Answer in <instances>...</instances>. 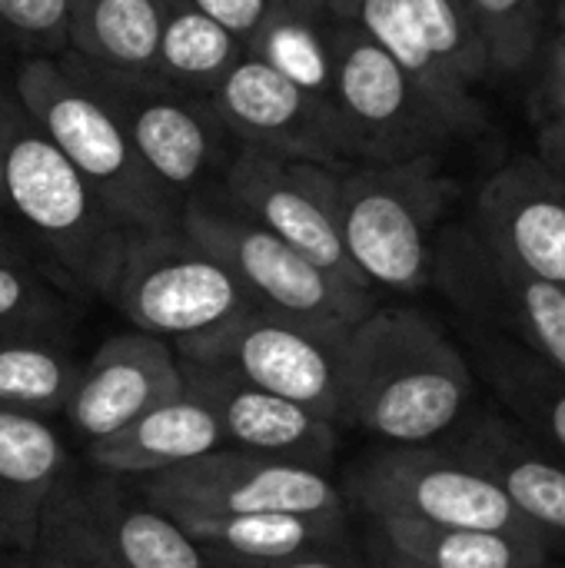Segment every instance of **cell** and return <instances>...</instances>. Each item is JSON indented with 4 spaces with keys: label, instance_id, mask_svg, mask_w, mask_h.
<instances>
[{
    "label": "cell",
    "instance_id": "obj_1",
    "mask_svg": "<svg viewBox=\"0 0 565 568\" xmlns=\"http://www.w3.org/2000/svg\"><path fill=\"white\" fill-rule=\"evenodd\" d=\"M476 383L470 356L416 306H373L340 346L343 426L383 446L446 439L473 413Z\"/></svg>",
    "mask_w": 565,
    "mask_h": 568
},
{
    "label": "cell",
    "instance_id": "obj_2",
    "mask_svg": "<svg viewBox=\"0 0 565 568\" xmlns=\"http://www.w3.org/2000/svg\"><path fill=\"white\" fill-rule=\"evenodd\" d=\"M3 200L7 220L37 266L70 296L107 300L130 233L80 170L43 136L13 97L3 100Z\"/></svg>",
    "mask_w": 565,
    "mask_h": 568
},
{
    "label": "cell",
    "instance_id": "obj_3",
    "mask_svg": "<svg viewBox=\"0 0 565 568\" xmlns=\"http://www.w3.org/2000/svg\"><path fill=\"white\" fill-rule=\"evenodd\" d=\"M10 87L43 136L80 170L130 233L180 226L183 206L150 176L120 116L73 53L17 60Z\"/></svg>",
    "mask_w": 565,
    "mask_h": 568
},
{
    "label": "cell",
    "instance_id": "obj_4",
    "mask_svg": "<svg viewBox=\"0 0 565 568\" xmlns=\"http://www.w3.org/2000/svg\"><path fill=\"white\" fill-rule=\"evenodd\" d=\"M456 196L440 156L360 163L340 173V236L373 290L420 293L433 283L436 230Z\"/></svg>",
    "mask_w": 565,
    "mask_h": 568
},
{
    "label": "cell",
    "instance_id": "obj_5",
    "mask_svg": "<svg viewBox=\"0 0 565 568\" xmlns=\"http://www.w3.org/2000/svg\"><path fill=\"white\" fill-rule=\"evenodd\" d=\"M180 226L216 253L263 310L330 333H350L376 306V293L340 283L296 246L240 213L220 190L190 196L180 210Z\"/></svg>",
    "mask_w": 565,
    "mask_h": 568
},
{
    "label": "cell",
    "instance_id": "obj_6",
    "mask_svg": "<svg viewBox=\"0 0 565 568\" xmlns=\"http://www.w3.org/2000/svg\"><path fill=\"white\" fill-rule=\"evenodd\" d=\"M343 496H350L370 523L406 519L423 526L493 529L549 546V539L526 523L476 466L443 443L383 446L363 456L350 469Z\"/></svg>",
    "mask_w": 565,
    "mask_h": 568
},
{
    "label": "cell",
    "instance_id": "obj_7",
    "mask_svg": "<svg viewBox=\"0 0 565 568\" xmlns=\"http://www.w3.org/2000/svg\"><path fill=\"white\" fill-rule=\"evenodd\" d=\"M107 303L133 329L167 343L213 333L256 306L230 266L183 226L137 233L120 260Z\"/></svg>",
    "mask_w": 565,
    "mask_h": 568
},
{
    "label": "cell",
    "instance_id": "obj_8",
    "mask_svg": "<svg viewBox=\"0 0 565 568\" xmlns=\"http://www.w3.org/2000/svg\"><path fill=\"white\" fill-rule=\"evenodd\" d=\"M37 542L83 568H216L173 516L140 496L133 479L107 473L77 479L70 469Z\"/></svg>",
    "mask_w": 565,
    "mask_h": 568
},
{
    "label": "cell",
    "instance_id": "obj_9",
    "mask_svg": "<svg viewBox=\"0 0 565 568\" xmlns=\"http://www.w3.org/2000/svg\"><path fill=\"white\" fill-rule=\"evenodd\" d=\"M333 60V103L356 166L440 156L466 136L353 20L336 17Z\"/></svg>",
    "mask_w": 565,
    "mask_h": 568
},
{
    "label": "cell",
    "instance_id": "obj_10",
    "mask_svg": "<svg viewBox=\"0 0 565 568\" xmlns=\"http://www.w3.org/2000/svg\"><path fill=\"white\" fill-rule=\"evenodd\" d=\"M346 333H330L263 306H250L213 333L173 343L176 356L230 373L256 389L293 399L343 426L340 346Z\"/></svg>",
    "mask_w": 565,
    "mask_h": 568
},
{
    "label": "cell",
    "instance_id": "obj_11",
    "mask_svg": "<svg viewBox=\"0 0 565 568\" xmlns=\"http://www.w3.org/2000/svg\"><path fill=\"white\" fill-rule=\"evenodd\" d=\"M87 73L120 116L150 176L180 206L190 196L220 186L240 143L213 110L210 97L183 93L160 80L107 77L90 67Z\"/></svg>",
    "mask_w": 565,
    "mask_h": 568
},
{
    "label": "cell",
    "instance_id": "obj_12",
    "mask_svg": "<svg viewBox=\"0 0 565 568\" xmlns=\"http://www.w3.org/2000/svg\"><path fill=\"white\" fill-rule=\"evenodd\" d=\"M140 496L183 519L260 516V513H350L343 489L323 469L266 459L223 446L167 473L133 479Z\"/></svg>",
    "mask_w": 565,
    "mask_h": 568
},
{
    "label": "cell",
    "instance_id": "obj_13",
    "mask_svg": "<svg viewBox=\"0 0 565 568\" xmlns=\"http://www.w3.org/2000/svg\"><path fill=\"white\" fill-rule=\"evenodd\" d=\"M340 173L343 170L316 160L240 146L216 190L240 213L296 246L340 283L376 293L353 266L340 236Z\"/></svg>",
    "mask_w": 565,
    "mask_h": 568
},
{
    "label": "cell",
    "instance_id": "obj_14",
    "mask_svg": "<svg viewBox=\"0 0 565 568\" xmlns=\"http://www.w3.org/2000/svg\"><path fill=\"white\" fill-rule=\"evenodd\" d=\"M433 283L483 329H493L565 369V290L503 256L476 226L436 243Z\"/></svg>",
    "mask_w": 565,
    "mask_h": 568
},
{
    "label": "cell",
    "instance_id": "obj_15",
    "mask_svg": "<svg viewBox=\"0 0 565 568\" xmlns=\"http://www.w3.org/2000/svg\"><path fill=\"white\" fill-rule=\"evenodd\" d=\"M210 103L240 146H263L333 170L356 166L336 106L306 93L250 50L216 83Z\"/></svg>",
    "mask_w": 565,
    "mask_h": 568
},
{
    "label": "cell",
    "instance_id": "obj_16",
    "mask_svg": "<svg viewBox=\"0 0 565 568\" xmlns=\"http://www.w3.org/2000/svg\"><path fill=\"white\" fill-rule=\"evenodd\" d=\"M180 389L183 369L173 343L127 329L103 339L97 353L80 366L60 416L90 446Z\"/></svg>",
    "mask_w": 565,
    "mask_h": 568
},
{
    "label": "cell",
    "instance_id": "obj_17",
    "mask_svg": "<svg viewBox=\"0 0 565 568\" xmlns=\"http://www.w3.org/2000/svg\"><path fill=\"white\" fill-rule=\"evenodd\" d=\"M183 383L193 389L220 419L226 446L256 453L266 459L296 463L306 469H330L340 449V426L316 416L313 409L256 389L230 373L180 359Z\"/></svg>",
    "mask_w": 565,
    "mask_h": 568
},
{
    "label": "cell",
    "instance_id": "obj_18",
    "mask_svg": "<svg viewBox=\"0 0 565 568\" xmlns=\"http://www.w3.org/2000/svg\"><path fill=\"white\" fill-rule=\"evenodd\" d=\"M440 443L476 466L506 503L549 539V546L565 542L563 456L536 443L500 406H473V413Z\"/></svg>",
    "mask_w": 565,
    "mask_h": 568
},
{
    "label": "cell",
    "instance_id": "obj_19",
    "mask_svg": "<svg viewBox=\"0 0 565 568\" xmlns=\"http://www.w3.org/2000/svg\"><path fill=\"white\" fill-rule=\"evenodd\" d=\"M473 226L503 256L565 290V183L539 156H516L483 183Z\"/></svg>",
    "mask_w": 565,
    "mask_h": 568
},
{
    "label": "cell",
    "instance_id": "obj_20",
    "mask_svg": "<svg viewBox=\"0 0 565 568\" xmlns=\"http://www.w3.org/2000/svg\"><path fill=\"white\" fill-rule=\"evenodd\" d=\"M223 446L226 436L216 413L183 383L180 393L160 399L157 406L130 419L123 429L90 443L87 463L107 476L140 479L193 463Z\"/></svg>",
    "mask_w": 565,
    "mask_h": 568
},
{
    "label": "cell",
    "instance_id": "obj_21",
    "mask_svg": "<svg viewBox=\"0 0 565 568\" xmlns=\"http://www.w3.org/2000/svg\"><path fill=\"white\" fill-rule=\"evenodd\" d=\"M70 469L47 416L0 409V556L37 546L43 513Z\"/></svg>",
    "mask_w": 565,
    "mask_h": 568
},
{
    "label": "cell",
    "instance_id": "obj_22",
    "mask_svg": "<svg viewBox=\"0 0 565 568\" xmlns=\"http://www.w3.org/2000/svg\"><path fill=\"white\" fill-rule=\"evenodd\" d=\"M466 343L473 373L490 386L496 406L536 443L565 459V369L473 323Z\"/></svg>",
    "mask_w": 565,
    "mask_h": 568
},
{
    "label": "cell",
    "instance_id": "obj_23",
    "mask_svg": "<svg viewBox=\"0 0 565 568\" xmlns=\"http://www.w3.org/2000/svg\"><path fill=\"white\" fill-rule=\"evenodd\" d=\"M167 0H70L67 50L107 77L153 80Z\"/></svg>",
    "mask_w": 565,
    "mask_h": 568
},
{
    "label": "cell",
    "instance_id": "obj_24",
    "mask_svg": "<svg viewBox=\"0 0 565 568\" xmlns=\"http://www.w3.org/2000/svg\"><path fill=\"white\" fill-rule=\"evenodd\" d=\"M213 562H283L350 542V513H260L180 523Z\"/></svg>",
    "mask_w": 565,
    "mask_h": 568
},
{
    "label": "cell",
    "instance_id": "obj_25",
    "mask_svg": "<svg viewBox=\"0 0 565 568\" xmlns=\"http://www.w3.org/2000/svg\"><path fill=\"white\" fill-rule=\"evenodd\" d=\"M370 529L396 552L423 568H549L546 542L493 532V529H453L423 526L406 519H380Z\"/></svg>",
    "mask_w": 565,
    "mask_h": 568
},
{
    "label": "cell",
    "instance_id": "obj_26",
    "mask_svg": "<svg viewBox=\"0 0 565 568\" xmlns=\"http://www.w3.org/2000/svg\"><path fill=\"white\" fill-rule=\"evenodd\" d=\"M353 23L393 57V63L463 130L470 133L480 123V103L476 97L460 87L450 70L440 63V57L430 50L426 37L420 33L406 0H360Z\"/></svg>",
    "mask_w": 565,
    "mask_h": 568
},
{
    "label": "cell",
    "instance_id": "obj_27",
    "mask_svg": "<svg viewBox=\"0 0 565 568\" xmlns=\"http://www.w3.org/2000/svg\"><path fill=\"white\" fill-rule=\"evenodd\" d=\"M243 53L246 43L206 13H200L193 3L167 0L153 80L183 93L210 97Z\"/></svg>",
    "mask_w": 565,
    "mask_h": 568
},
{
    "label": "cell",
    "instance_id": "obj_28",
    "mask_svg": "<svg viewBox=\"0 0 565 568\" xmlns=\"http://www.w3.org/2000/svg\"><path fill=\"white\" fill-rule=\"evenodd\" d=\"M333 27L336 17L323 3H283L250 37L246 50L306 93L333 103Z\"/></svg>",
    "mask_w": 565,
    "mask_h": 568
},
{
    "label": "cell",
    "instance_id": "obj_29",
    "mask_svg": "<svg viewBox=\"0 0 565 568\" xmlns=\"http://www.w3.org/2000/svg\"><path fill=\"white\" fill-rule=\"evenodd\" d=\"M80 363L67 339L47 336H0V409L60 416Z\"/></svg>",
    "mask_w": 565,
    "mask_h": 568
},
{
    "label": "cell",
    "instance_id": "obj_30",
    "mask_svg": "<svg viewBox=\"0 0 565 568\" xmlns=\"http://www.w3.org/2000/svg\"><path fill=\"white\" fill-rule=\"evenodd\" d=\"M73 316V296L43 270L0 263V336L63 339Z\"/></svg>",
    "mask_w": 565,
    "mask_h": 568
},
{
    "label": "cell",
    "instance_id": "obj_31",
    "mask_svg": "<svg viewBox=\"0 0 565 568\" xmlns=\"http://www.w3.org/2000/svg\"><path fill=\"white\" fill-rule=\"evenodd\" d=\"M430 50L450 70V77L470 93L493 77L486 47L480 40L473 10L466 0H406Z\"/></svg>",
    "mask_w": 565,
    "mask_h": 568
},
{
    "label": "cell",
    "instance_id": "obj_32",
    "mask_svg": "<svg viewBox=\"0 0 565 568\" xmlns=\"http://www.w3.org/2000/svg\"><path fill=\"white\" fill-rule=\"evenodd\" d=\"M486 47L493 73H516L523 70L546 30L549 0H466Z\"/></svg>",
    "mask_w": 565,
    "mask_h": 568
},
{
    "label": "cell",
    "instance_id": "obj_33",
    "mask_svg": "<svg viewBox=\"0 0 565 568\" xmlns=\"http://www.w3.org/2000/svg\"><path fill=\"white\" fill-rule=\"evenodd\" d=\"M70 0H0V53L7 60L67 50Z\"/></svg>",
    "mask_w": 565,
    "mask_h": 568
},
{
    "label": "cell",
    "instance_id": "obj_34",
    "mask_svg": "<svg viewBox=\"0 0 565 568\" xmlns=\"http://www.w3.org/2000/svg\"><path fill=\"white\" fill-rule=\"evenodd\" d=\"M220 27H226L233 37L250 43V37L263 27V20L283 7V3H320V0H186Z\"/></svg>",
    "mask_w": 565,
    "mask_h": 568
},
{
    "label": "cell",
    "instance_id": "obj_35",
    "mask_svg": "<svg viewBox=\"0 0 565 568\" xmlns=\"http://www.w3.org/2000/svg\"><path fill=\"white\" fill-rule=\"evenodd\" d=\"M216 568H370L366 556L356 552L353 539L330 546V549H316L306 556H293L283 562H213Z\"/></svg>",
    "mask_w": 565,
    "mask_h": 568
},
{
    "label": "cell",
    "instance_id": "obj_36",
    "mask_svg": "<svg viewBox=\"0 0 565 568\" xmlns=\"http://www.w3.org/2000/svg\"><path fill=\"white\" fill-rule=\"evenodd\" d=\"M539 106L546 113L549 123H563L565 126V33L559 30L549 57H546V70H543V83H539Z\"/></svg>",
    "mask_w": 565,
    "mask_h": 568
},
{
    "label": "cell",
    "instance_id": "obj_37",
    "mask_svg": "<svg viewBox=\"0 0 565 568\" xmlns=\"http://www.w3.org/2000/svg\"><path fill=\"white\" fill-rule=\"evenodd\" d=\"M536 156L565 183V126L543 120L536 133Z\"/></svg>",
    "mask_w": 565,
    "mask_h": 568
},
{
    "label": "cell",
    "instance_id": "obj_38",
    "mask_svg": "<svg viewBox=\"0 0 565 568\" xmlns=\"http://www.w3.org/2000/svg\"><path fill=\"white\" fill-rule=\"evenodd\" d=\"M0 568H83L77 566L73 559H67V556H60V552H53V549H47V546H33V549H27V552H10V556H0Z\"/></svg>",
    "mask_w": 565,
    "mask_h": 568
},
{
    "label": "cell",
    "instance_id": "obj_39",
    "mask_svg": "<svg viewBox=\"0 0 565 568\" xmlns=\"http://www.w3.org/2000/svg\"><path fill=\"white\" fill-rule=\"evenodd\" d=\"M0 263H10V266H37L30 246L23 243V236L17 233V226L7 216H0Z\"/></svg>",
    "mask_w": 565,
    "mask_h": 568
},
{
    "label": "cell",
    "instance_id": "obj_40",
    "mask_svg": "<svg viewBox=\"0 0 565 568\" xmlns=\"http://www.w3.org/2000/svg\"><path fill=\"white\" fill-rule=\"evenodd\" d=\"M363 556H366V566L370 568H423L416 566L413 559H406L403 552H396V549H393L386 539H380L373 529H370V539H366Z\"/></svg>",
    "mask_w": 565,
    "mask_h": 568
},
{
    "label": "cell",
    "instance_id": "obj_41",
    "mask_svg": "<svg viewBox=\"0 0 565 568\" xmlns=\"http://www.w3.org/2000/svg\"><path fill=\"white\" fill-rule=\"evenodd\" d=\"M10 93V80L0 83V216H7V200H3V153H7V136H3V100Z\"/></svg>",
    "mask_w": 565,
    "mask_h": 568
},
{
    "label": "cell",
    "instance_id": "obj_42",
    "mask_svg": "<svg viewBox=\"0 0 565 568\" xmlns=\"http://www.w3.org/2000/svg\"><path fill=\"white\" fill-rule=\"evenodd\" d=\"M333 17H340V20H353V13H356V3L360 0H320Z\"/></svg>",
    "mask_w": 565,
    "mask_h": 568
},
{
    "label": "cell",
    "instance_id": "obj_43",
    "mask_svg": "<svg viewBox=\"0 0 565 568\" xmlns=\"http://www.w3.org/2000/svg\"><path fill=\"white\" fill-rule=\"evenodd\" d=\"M10 73H13V60H7V57L0 53V83L10 80Z\"/></svg>",
    "mask_w": 565,
    "mask_h": 568
},
{
    "label": "cell",
    "instance_id": "obj_44",
    "mask_svg": "<svg viewBox=\"0 0 565 568\" xmlns=\"http://www.w3.org/2000/svg\"><path fill=\"white\" fill-rule=\"evenodd\" d=\"M556 20H559V30L565 33V0H559V3H556Z\"/></svg>",
    "mask_w": 565,
    "mask_h": 568
},
{
    "label": "cell",
    "instance_id": "obj_45",
    "mask_svg": "<svg viewBox=\"0 0 565 568\" xmlns=\"http://www.w3.org/2000/svg\"><path fill=\"white\" fill-rule=\"evenodd\" d=\"M549 568H553V566H549ZM563 568H565V566H563Z\"/></svg>",
    "mask_w": 565,
    "mask_h": 568
}]
</instances>
